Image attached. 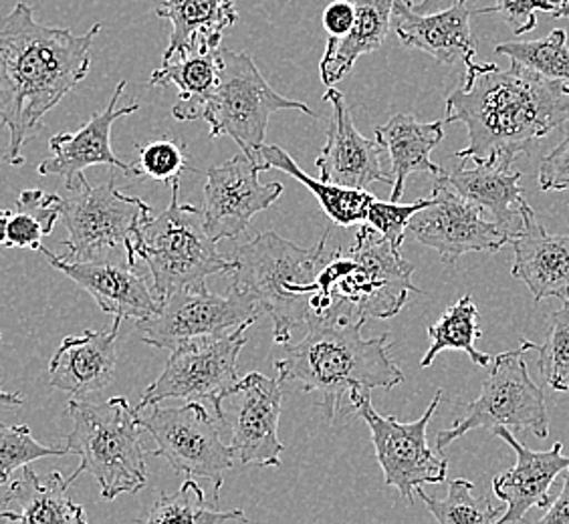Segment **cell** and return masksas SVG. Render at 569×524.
<instances>
[{
    "label": "cell",
    "mask_w": 569,
    "mask_h": 524,
    "mask_svg": "<svg viewBox=\"0 0 569 524\" xmlns=\"http://www.w3.org/2000/svg\"><path fill=\"white\" fill-rule=\"evenodd\" d=\"M447 123H465L462 162L513 165L569 121V85L511 61L509 69L475 63L447 98Z\"/></svg>",
    "instance_id": "obj_1"
},
{
    "label": "cell",
    "mask_w": 569,
    "mask_h": 524,
    "mask_svg": "<svg viewBox=\"0 0 569 524\" xmlns=\"http://www.w3.org/2000/svg\"><path fill=\"white\" fill-rule=\"evenodd\" d=\"M101 31L86 34L34 21L27 2L0 19V121L9 128L7 164H24L22 145L43 130L44 115L88 77L91 47Z\"/></svg>",
    "instance_id": "obj_2"
},
{
    "label": "cell",
    "mask_w": 569,
    "mask_h": 524,
    "mask_svg": "<svg viewBox=\"0 0 569 524\" xmlns=\"http://www.w3.org/2000/svg\"><path fill=\"white\" fill-rule=\"evenodd\" d=\"M368 319L350 306L336 305L307 321V335L297 345H284V357L274 361L279 382L296 383L301 392L319 395L318 405L329 422L341 410L351 390H395L405 373L390 355L388 335L366 339Z\"/></svg>",
    "instance_id": "obj_3"
},
{
    "label": "cell",
    "mask_w": 569,
    "mask_h": 524,
    "mask_svg": "<svg viewBox=\"0 0 569 524\" xmlns=\"http://www.w3.org/2000/svg\"><path fill=\"white\" fill-rule=\"evenodd\" d=\"M329 232L316 246L301 249L269 230L232 252V286L249 293L273 321V341L279 347L291 343L293 329L311 318L318 276L331 254Z\"/></svg>",
    "instance_id": "obj_4"
},
{
    "label": "cell",
    "mask_w": 569,
    "mask_h": 524,
    "mask_svg": "<svg viewBox=\"0 0 569 524\" xmlns=\"http://www.w3.org/2000/svg\"><path fill=\"white\" fill-rule=\"evenodd\" d=\"M412 274L415 266L382 234L372 226H360L350 251L336 249L323 264L318 293L311 301V318L336 305L350 306L358 318H395L412 293H422Z\"/></svg>",
    "instance_id": "obj_5"
},
{
    "label": "cell",
    "mask_w": 569,
    "mask_h": 524,
    "mask_svg": "<svg viewBox=\"0 0 569 524\" xmlns=\"http://www.w3.org/2000/svg\"><path fill=\"white\" fill-rule=\"evenodd\" d=\"M67 412L73 430L67 434V449L79 456V466L67 478L73 482L89 472L99 484L101 498L113 501L120 494H136L148 482L142 426L138 412L126 397H111L101 404L73 397Z\"/></svg>",
    "instance_id": "obj_6"
},
{
    "label": "cell",
    "mask_w": 569,
    "mask_h": 524,
    "mask_svg": "<svg viewBox=\"0 0 569 524\" xmlns=\"http://www.w3.org/2000/svg\"><path fill=\"white\" fill-rule=\"evenodd\" d=\"M61 196V220L67 239L61 242L69 261H103L121 259L136 266V241L152 208L142 198L128 196L116 187L89 184L86 174L77 175Z\"/></svg>",
    "instance_id": "obj_7"
},
{
    "label": "cell",
    "mask_w": 569,
    "mask_h": 524,
    "mask_svg": "<svg viewBox=\"0 0 569 524\" xmlns=\"http://www.w3.org/2000/svg\"><path fill=\"white\" fill-rule=\"evenodd\" d=\"M136 259L148 264L153 291L162 301L178 289L232 269V261L220 254L217 242L207 234L202 210L180 204V182L172 184V200L164 212L140 226Z\"/></svg>",
    "instance_id": "obj_8"
},
{
    "label": "cell",
    "mask_w": 569,
    "mask_h": 524,
    "mask_svg": "<svg viewBox=\"0 0 569 524\" xmlns=\"http://www.w3.org/2000/svg\"><path fill=\"white\" fill-rule=\"evenodd\" d=\"M533 351V341L523 339L517 350L505 351L491 360V372L482 382L481 395L462 405L459 420L437 434V450L445 452L452 442L472 430L507 427L531 432L537 437L549 436V414L546 393L527 372L523 360Z\"/></svg>",
    "instance_id": "obj_9"
},
{
    "label": "cell",
    "mask_w": 569,
    "mask_h": 524,
    "mask_svg": "<svg viewBox=\"0 0 569 524\" xmlns=\"http://www.w3.org/2000/svg\"><path fill=\"white\" fill-rule=\"evenodd\" d=\"M220 59L219 85L202 113L212 140L227 135L239 143L241 152L257 158L273 113L297 110L316 115L307 103L279 95L251 56L220 49Z\"/></svg>",
    "instance_id": "obj_10"
},
{
    "label": "cell",
    "mask_w": 569,
    "mask_h": 524,
    "mask_svg": "<svg viewBox=\"0 0 569 524\" xmlns=\"http://www.w3.org/2000/svg\"><path fill=\"white\" fill-rule=\"evenodd\" d=\"M152 407L150 414L138 412V422L156 442L152 456L164 458L176 474L194 481H209L219 501L224 474L234 466V452L220 440L219 426L200 402L182 407Z\"/></svg>",
    "instance_id": "obj_11"
},
{
    "label": "cell",
    "mask_w": 569,
    "mask_h": 524,
    "mask_svg": "<svg viewBox=\"0 0 569 524\" xmlns=\"http://www.w3.org/2000/svg\"><path fill=\"white\" fill-rule=\"evenodd\" d=\"M348 397L356 414L372 432L376 460L382 468L386 486H395L402 498L412 501L420 486L447 481L449 460L430 449L427 437L428 424L442 400V390H438L422 417L408 424L392 415L378 414L368 392L351 390Z\"/></svg>",
    "instance_id": "obj_12"
},
{
    "label": "cell",
    "mask_w": 569,
    "mask_h": 524,
    "mask_svg": "<svg viewBox=\"0 0 569 524\" xmlns=\"http://www.w3.org/2000/svg\"><path fill=\"white\" fill-rule=\"evenodd\" d=\"M247 325L217 339H197L170 351L164 372L146 387L138 410L162 404L166 400L209 402L217 420L222 417V402L239 383V355L247 345Z\"/></svg>",
    "instance_id": "obj_13"
},
{
    "label": "cell",
    "mask_w": 569,
    "mask_h": 524,
    "mask_svg": "<svg viewBox=\"0 0 569 524\" xmlns=\"http://www.w3.org/2000/svg\"><path fill=\"white\" fill-rule=\"evenodd\" d=\"M261 306L241 289L229 295L210 293L207 284L178 289L164 299L160 313L136 321L146 345L172 351L197 339H217L239 328H251L261 318Z\"/></svg>",
    "instance_id": "obj_14"
},
{
    "label": "cell",
    "mask_w": 569,
    "mask_h": 524,
    "mask_svg": "<svg viewBox=\"0 0 569 524\" xmlns=\"http://www.w3.org/2000/svg\"><path fill=\"white\" fill-rule=\"evenodd\" d=\"M283 385L279 377L271 380L252 372L224 397L230 410H222L220 424L230 427V449L242 466H281L284 446L279 440V420L283 412Z\"/></svg>",
    "instance_id": "obj_15"
},
{
    "label": "cell",
    "mask_w": 569,
    "mask_h": 524,
    "mask_svg": "<svg viewBox=\"0 0 569 524\" xmlns=\"http://www.w3.org/2000/svg\"><path fill=\"white\" fill-rule=\"evenodd\" d=\"M408 234L440 254L445 264H455L469 252H499L511 244L481 208L459 196L440 178H435L430 204L418 210L408 224Z\"/></svg>",
    "instance_id": "obj_16"
},
{
    "label": "cell",
    "mask_w": 569,
    "mask_h": 524,
    "mask_svg": "<svg viewBox=\"0 0 569 524\" xmlns=\"http://www.w3.org/2000/svg\"><path fill=\"white\" fill-rule=\"evenodd\" d=\"M259 172H263L261 162L244 152L207 170L202 224L212 241L239 239L254 214L269 210L281 198L283 184H261Z\"/></svg>",
    "instance_id": "obj_17"
},
{
    "label": "cell",
    "mask_w": 569,
    "mask_h": 524,
    "mask_svg": "<svg viewBox=\"0 0 569 524\" xmlns=\"http://www.w3.org/2000/svg\"><path fill=\"white\" fill-rule=\"evenodd\" d=\"M323 101L331 105V118L328 140L316 158L319 180L356 190H368L373 182L392 187L395 178L382 172L380 164L382 145L378 140L363 138L358 131L350 105L340 89H336V85L328 88Z\"/></svg>",
    "instance_id": "obj_18"
},
{
    "label": "cell",
    "mask_w": 569,
    "mask_h": 524,
    "mask_svg": "<svg viewBox=\"0 0 569 524\" xmlns=\"http://www.w3.org/2000/svg\"><path fill=\"white\" fill-rule=\"evenodd\" d=\"M44 259L51 266L69 276L77 286H81L98 303L101 311L113 318L142 319L160 313L164 301L150 289L146 279L136 273L130 262L121 259H103V261H69L59 256L47 246H41Z\"/></svg>",
    "instance_id": "obj_19"
},
{
    "label": "cell",
    "mask_w": 569,
    "mask_h": 524,
    "mask_svg": "<svg viewBox=\"0 0 569 524\" xmlns=\"http://www.w3.org/2000/svg\"><path fill=\"white\" fill-rule=\"evenodd\" d=\"M126 81H120L111 95L108 108L91 115V120L73 133H57L49 140L51 155L43 160L37 172L41 175H61L66 180V187H71L77 175L83 174L91 165H110L118 168L128 178H136L138 170L136 164H126L111 148V128L113 123L132 115L142 105L132 101L130 105L120 108V98L123 95Z\"/></svg>",
    "instance_id": "obj_20"
},
{
    "label": "cell",
    "mask_w": 569,
    "mask_h": 524,
    "mask_svg": "<svg viewBox=\"0 0 569 524\" xmlns=\"http://www.w3.org/2000/svg\"><path fill=\"white\" fill-rule=\"evenodd\" d=\"M495 436L515 452V466L493 478L495 496L505 503L499 524L523 523L531 508H548L549 488L563 470L569 468V456H563V444L556 442L549 450L527 449L507 427H495Z\"/></svg>",
    "instance_id": "obj_21"
},
{
    "label": "cell",
    "mask_w": 569,
    "mask_h": 524,
    "mask_svg": "<svg viewBox=\"0 0 569 524\" xmlns=\"http://www.w3.org/2000/svg\"><path fill=\"white\" fill-rule=\"evenodd\" d=\"M475 14L467 0H460L449 11L420 14L410 0L392 2V31L408 49L425 51L438 63L475 66L477 44L472 41L471 17Z\"/></svg>",
    "instance_id": "obj_22"
},
{
    "label": "cell",
    "mask_w": 569,
    "mask_h": 524,
    "mask_svg": "<svg viewBox=\"0 0 569 524\" xmlns=\"http://www.w3.org/2000/svg\"><path fill=\"white\" fill-rule=\"evenodd\" d=\"M435 178H440L482 212H489L495 224L509 236V242L521 234L526 220L536 214L519 187L521 172L513 170V165L475 164V168H467V162L460 160L457 168Z\"/></svg>",
    "instance_id": "obj_23"
},
{
    "label": "cell",
    "mask_w": 569,
    "mask_h": 524,
    "mask_svg": "<svg viewBox=\"0 0 569 524\" xmlns=\"http://www.w3.org/2000/svg\"><path fill=\"white\" fill-rule=\"evenodd\" d=\"M120 325L121 319L116 318L110 328L63 339L49 361L51 387L81 400L111 385L118 367L116 341Z\"/></svg>",
    "instance_id": "obj_24"
},
{
    "label": "cell",
    "mask_w": 569,
    "mask_h": 524,
    "mask_svg": "<svg viewBox=\"0 0 569 524\" xmlns=\"http://www.w3.org/2000/svg\"><path fill=\"white\" fill-rule=\"evenodd\" d=\"M511 244V276L526 283L537 303L543 299H569V234H549L531 214Z\"/></svg>",
    "instance_id": "obj_25"
},
{
    "label": "cell",
    "mask_w": 569,
    "mask_h": 524,
    "mask_svg": "<svg viewBox=\"0 0 569 524\" xmlns=\"http://www.w3.org/2000/svg\"><path fill=\"white\" fill-rule=\"evenodd\" d=\"M373 133L392 162V202H400L410 175L417 172L445 174V170L430 160V153L445 138V121H418L412 115L398 113L378 125Z\"/></svg>",
    "instance_id": "obj_26"
},
{
    "label": "cell",
    "mask_w": 569,
    "mask_h": 524,
    "mask_svg": "<svg viewBox=\"0 0 569 524\" xmlns=\"http://www.w3.org/2000/svg\"><path fill=\"white\" fill-rule=\"evenodd\" d=\"M156 14L172 22L164 59L192 49H220L224 31L239 22L234 0H162Z\"/></svg>",
    "instance_id": "obj_27"
},
{
    "label": "cell",
    "mask_w": 569,
    "mask_h": 524,
    "mask_svg": "<svg viewBox=\"0 0 569 524\" xmlns=\"http://www.w3.org/2000/svg\"><path fill=\"white\" fill-rule=\"evenodd\" d=\"M69 484L61 472L41 478L29 464L19 481L0 498V508L14 514L17 523L86 524L88 514L69 496Z\"/></svg>",
    "instance_id": "obj_28"
},
{
    "label": "cell",
    "mask_w": 569,
    "mask_h": 524,
    "mask_svg": "<svg viewBox=\"0 0 569 524\" xmlns=\"http://www.w3.org/2000/svg\"><path fill=\"white\" fill-rule=\"evenodd\" d=\"M392 2L395 0H356V19L343 37H329L319 75L326 88H333L350 73L356 61L368 53H376L388 33L392 31Z\"/></svg>",
    "instance_id": "obj_29"
},
{
    "label": "cell",
    "mask_w": 569,
    "mask_h": 524,
    "mask_svg": "<svg viewBox=\"0 0 569 524\" xmlns=\"http://www.w3.org/2000/svg\"><path fill=\"white\" fill-rule=\"evenodd\" d=\"M220 66V49L182 51L162 59V67L156 69L150 77V85L178 88L180 95L172 108L174 120H202L204 108L219 85Z\"/></svg>",
    "instance_id": "obj_30"
},
{
    "label": "cell",
    "mask_w": 569,
    "mask_h": 524,
    "mask_svg": "<svg viewBox=\"0 0 569 524\" xmlns=\"http://www.w3.org/2000/svg\"><path fill=\"white\" fill-rule=\"evenodd\" d=\"M263 170H281L284 174L296 178L303 187L318 198L319 206L328 214V219L338 226H353L366 222L368 206L373 200V194L368 190H356V188H343L338 184H329L323 180H316L306 174L296 160L284 152L279 145H261L259 150Z\"/></svg>",
    "instance_id": "obj_31"
},
{
    "label": "cell",
    "mask_w": 569,
    "mask_h": 524,
    "mask_svg": "<svg viewBox=\"0 0 569 524\" xmlns=\"http://www.w3.org/2000/svg\"><path fill=\"white\" fill-rule=\"evenodd\" d=\"M481 335L479 309L471 295L460 296L435 325L428 328V337L432 339V345L420 361V367H428L442 351H465L475 365H491L493 357L477 350V339H481Z\"/></svg>",
    "instance_id": "obj_32"
},
{
    "label": "cell",
    "mask_w": 569,
    "mask_h": 524,
    "mask_svg": "<svg viewBox=\"0 0 569 524\" xmlns=\"http://www.w3.org/2000/svg\"><path fill=\"white\" fill-rule=\"evenodd\" d=\"M57 220H61V196L39 188L22 190L9 220L4 246L39 251L43 246L41 241L56 229Z\"/></svg>",
    "instance_id": "obj_33"
},
{
    "label": "cell",
    "mask_w": 569,
    "mask_h": 524,
    "mask_svg": "<svg viewBox=\"0 0 569 524\" xmlns=\"http://www.w3.org/2000/svg\"><path fill=\"white\" fill-rule=\"evenodd\" d=\"M230 521L247 523V516L241 508L220 511L217 504H209L204 491L198 486L194 478H187L176 494H160L150 513L140 518V523L153 524H219L230 523Z\"/></svg>",
    "instance_id": "obj_34"
},
{
    "label": "cell",
    "mask_w": 569,
    "mask_h": 524,
    "mask_svg": "<svg viewBox=\"0 0 569 524\" xmlns=\"http://www.w3.org/2000/svg\"><path fill=\"white\" fill-rule=\"evenodd\" d=\"M497 56L536 71L537 75L563 81L569 85V44L563 29L551 31L537 41H509L495 47Z\"/></svg>",
    "instance_id": "obj_35"
},
{
    "label": "cell",
    "mask_w": 569,
    "mask_h": 524,
    "mask_svg": "<svg viewBox=\"0 0 569 524\" xmlns=\"http://www.w3.org/2000/svg\"><path fill=\"white\" fill-rule=\"evenodd\" d=\"M475 484L465 478H457L449 484V496L445 501H438L428 496L418 488L417 496L427 504L430 514L437 518L440 524H491L499 523L503 516V508H497L487 496L475 498L472 496Z\"/></svg>",
    "instance_id": "obj_36"
},
{
    "label": "cell",
    "mask_w": 569,
    "mask_h": 524,
    "mask_svg": "<svg viewBox=\"0 0 569 524\" xmlns=\"http://www.w3.org/2000/svg\"><path fill=\"white\" fill-rule=\"evenodd\" d=\"M539 353L537 367L553 392H569V299L548 319L543 345L533 343Z\"/></svg>",
    "instance_id": "obj_37"
},
{
    "label": "cell",
    "mask_w": 569,
    "mask_h": 524,
    "mask_svg": "<svg viewBox=\"0 0 569 524\" xmlns=\"http://www.w3.org/2000/svg\"><path fill=\"white\" fill-rule=\"evenodd\" d=\"M71 454L67 446H44L34 440L31 427L9 426L0 422V486H4L14 470L24 468L34 460L51 458V456H67Z\"/></svg>",
    "instance_id": "obj_38"
},
{
    "label": "cell",
    "mask_w": 569,
    "mask_h": 524,
    "mask_svg": "<svg viewBox=\"0 0 569 524\" xmlns=\"http://www.w3.org/2000/svg\"><path fill=\"white\" fill-rule=\"evenodd\" d=\"M140 160L136 164L138 175H148L156 182L172 187L180 182V175L187 170V143H178L170 138H162L148 145H136Z\"/></svg>",
    "instance_id": "obj_39"
},
{
    "label": "cell",
    "mask_w": 569,
    "mask_h": 524,
    "mask_svg": "<svg viewBox=\"0 0 569 524\" xmlns=\"http://www.w3.org/2000/svg\"><path fill=\"white\" fill-rule=\"evenodd\" d=\"M428 204H430V198H420L415 204H400V202H392V200L383 202V200L373 196L370 206H368L366 222L378 234H382L383 239L390 242L396 251H400L406 234H408L410 220L417 214L418 210H422Z\"/></svg>",
    "instance_id": "obj_40"
},
{
    "label": "cell",
    "mask_w": 569,
    "mask_h": 524,
    "mask_svg": "<svg viewBox=\"0 0 569 524\" xmlns=\"http://www.w3.org/2000/svg\"><path fill=\"white\" fill-rule=\"evenodd\" d=\"M558 2L553 0H495V7L489 9H475V14H489V12H499L503 21L511 27L517 37L519 34L531 33L536 29L537 12L556 11Z\"/></svg>",
    "instance_id": "obj_41"
},
{
    "label": "cell",
    "mask_w": 569,
    "mask_h": 524,
    "mask_svg": "<svg viewBox=\"0 0 569 524\" xmlns=\"http://www.w3.org/2000/svg\"><path fill=\"white\" fill-rule=\"evenodd\" d=\"M537 182L543 192H569V133L543 158Z\"/></svg>",
    "instance_id": "obj_42"
},
{
    "label": "cell",
    "mask_w": 569,
    "mask_h": 524,
    "mask_svg": "<svg viewBox=\"0 0 569 524\" xmlns=\"http://www.w3.org/2000/svg\"><path fill=\"white\" fill-rule=\"evenodd\" d=\"M356 19V9L350 0H333L329 2L328 9L323 11V29L329 37H343L351 29Z\"/></svg>",
    "instance_id": "obj_43"
},
{
    "label": "cell",
    "mask_w": 569,
    "mask_h": 524,
    "mask_svg": "<svg viewBox=\"0 0 569 524\" xmlns=\"http://www.w3.org/2000/svg\"><path fill=\"white\" fill-rule=\"evenodd\" d=\"M566 481L558 498H553L546 508V514L539 518V524H569V468L563 470Z\"/></svg>",
    "instance_id": "obj_44"
},
{
    "label": "cell",
    "mask_w": 569,
    "mask_h": 524,
    "mask_svg": "<svg viewBox=\"0 0 569 524\" xmlns=\"http://www.w3.org/2000/svg\"><path fill=\"white\" fill-rule=\"evenodd\" d=\"M459 2L460 0H420L418 4H412V7L420 14H435V12L449 11Z\"/></svg>",
    "instance_id": "obj_45"
},
{
    "label": "cell",
    "mask_w": 569,
    "mask_h": 524,
    "mask_svg": "<svg viewBox=\"0 0 569 524\" xmlns=\"http://www.w3.org/2000/svg\"><path fill=\"white\" fill-rule=\"evenodd\" d=\"M2 339V335H0ZM24 402V397H22L21 393L17 392H4L2 387H0V405H7V407H19Z\"/></svg>",
    "instance_id": "obj_46"
},
{
    "label": "cell",
    "mask_w": 569,
    "mask_h": 524,
    "mask_svg": "<svg viewBox=\"0 0 569 524\" xmlns=\"http://www.w3.org/2000/svg\"><path fill=\"white\" fill-rule=\"evenodd\" d=\"M11 210L0 208V244L7 242V232H9V220H11Z\"/></svg>",
    "instance_id": "obj_47"
},
{
    "label": "cell",
    "mask_w": 569,
    "mask_h": 524,
    "mask_svg": "<svg viewBox=\"0 0 569 524\" xmlns=\"http://www.w3.org/2000/svg\"><path fill=\"white\" fill-rule=\"evenodd\" d=\"M553 19H569V0H558L556 11L551 12Z\"/></svg>",
    "instance_id": "obj_48"
},
{
    "label": "cell",
    "mask_w": 569,
    "mask_h": 524,
    "mask_svg": "<svg viewBox=\"0 0 569 524\" xmlns=\"http://www.w3.org/2000/svg\"><path fill=\"white\" fill-rule=\"evenodd\" d=\"M17 523V518H14V514L11 511H7V508H0V523Z\"/></svg>",
    "instance_id": "obj_49"
},
{
    "label": "cell",
    "mask_w": 569,
    "mask_h": 524,
    "mask_svg": "<svg viewBox=\"0 0 569 524\" xmlns=\"http://www.w3.org/2000/svg\"><path fill=\"white\" fill-rule=\"evenodd\" d=\"M0 165H2V162H0Z\"/></svg>",
    "instance_id": "obj_50"
}]
</instances>
